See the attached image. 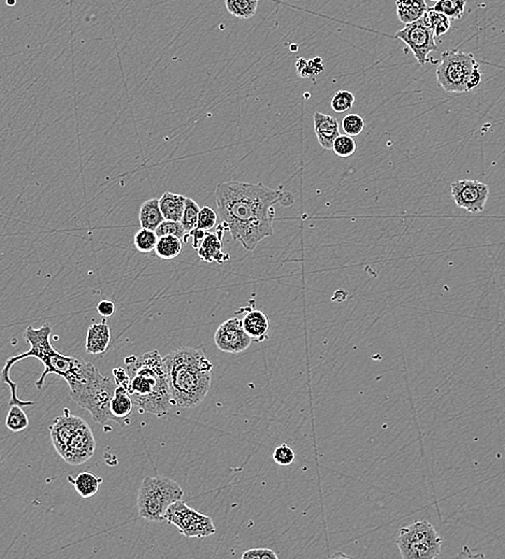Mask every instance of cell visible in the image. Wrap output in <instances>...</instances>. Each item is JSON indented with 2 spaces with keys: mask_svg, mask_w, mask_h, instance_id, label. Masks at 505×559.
I'll return each mask as SVG.
<instances>
[{
  "mask_svg": "<svg viewBox=\"0 0 505 559\" xmlns=\"http://www.w3.org/2000/svg\"><path fill=\"white\" fill-rule=\"evenodd\" d=\"M215 195L219 217L233 240L245 249L254 251L261 241L273 235L275 205L282 199V191L263 183L231 181L221 182Z\"/></svg>",
  "mask_w": 505,
  "mask_h": 559,
  "instance_id": "1",
  "label": "cell"
},
{
  "mask_svg": "<svg viewBox=\"0 0 505 559\" xmlns=\"http://www.w3.org/2000/svg\"><path fill=\"white\" fill-rule=\"evenodd\" d=\"M51 333L52 326L50 324H45L38 329L34 328L33 326H28L24 333V338L29 343L31 349L28 352L15 355L6 361L5 367L0 372V379L10 387V391H11L10 405H17L20 407H26V405H35L34 401L22 400L17 396V384L11 380V375H10L12 367L17 361L33 357L43 363L45 370L40 375L39 380L36 382L38 389L43 387L47 375H59L68 383L69 389H73L75 385L87 380L93 369L95 368L93 363L84 361L81 357L67 356V355L56 351L51 344Z\"/></svg>",
  "mask_w": 505,
  "mask_h": 559,
  "instance_id": "2",
  "label": "cell"
},
{
  "mask_svg": "<svg viewBox=\"0 0 505 559\" xmlns=\"http://www.w3.org/2000/svg\"><path fill=\"white\" fill-rule=\"evenodd\" d=\"M163 358L173 405L195 408L211 389L213 363L198 349L181 347Z\"/></svg>",
  "mask_w": 505,
  "mask_h": 559,
  "instance_id": "3",
  "label": "cell"
},
{
  "mask_svg": "<svg viewBox=\"0 0 505 559\" xmlns=\"http://www.w3.org/2000/svg\"><path fill=\"white\" fill-rule=\"evenodd\" d=\"M125 365L129 375L127 391L133 405L141 412L157 416L167 414L173 405V397L163 358L159 351L126 357Z\"/></svg>",
  "mask_w": 505,
  "mask_h": 559,
  "instance_id": "4",
  "label": "cell"
},
{
  "mask_svg": "<svg viewBox=\"0 0 505 559\" xmlns=\"http://www.w3.org/2000/svg\"><path fill=\"white\" fill-rule=\"evenodd\" d=\"M115 386V382L103 377L95 367L87 380L70 389V397L79 407L89 411L94 422L105 425L108 421L115 422L110 411Z\"/></svg>",
  "mask_w": 505,
  "mask_h": 559,
  "instance_id": "5",
  "label": "cell"
},
{
  "mask_svg": "<svg viewBox=\"0 0 505 559\" xmlns=\"http://www.w3.org/2000/svg\"><path fill=\"white\" fill-rule=\"evenodd\" d=\"M183 496V489L173 479L161 475L147 477L138 493V512L147 522H163L168 508Z\"/></svg>",
  "mask_w": 505,
  "mask_h": 559,
  "instance_id": "6",
  "label": "cell"
},
{
  "mask_svg": "<svg viewBox=\"0 0 505 559\" xmlns=\"http://www.w3.org/2000/svg\"><path fill=\"white\" fill-rule=\"evenodd\" d=\"M442 538L428 521H417L399 530L396 544L403 559H434L441 554Z\"/></svg>",
  "mask_w": 505,
  "mask_h": 559,
  "instance_id": "7",
  "label": "cell"
},
{
  "mask_svg": "<svg viewBox=\"0 0 505 559\" xmlns=\"http://www.w3.org/2000/svg\"><path fill=\"white\" fill-rule=\"evenodd\" d=\"M478 67L480 64L472 53L448 50L441 55L437 69L439 85L447 93H468L469 79Z\"/></svg>",
  "mask_w": 505,
  "mask_h": 559,
  "instance_id": "8",
  "label": "cell"
},
{
  "mask_svg": "<svg viewBox=\"0 0 505 559\" xmlns=\"http://www.w3.org/2000/svg\"><path fill=\"white\" fill-rule=\"evenodd\" d=\"M163 518L187 538H205L217 532L211 517L193 510L182 499L168 508Z\"/></svg>",
  "mask_w": 505,
  "mask_h": 559,
  "instance_id": "9",
  "label": "cell"
},
{
  "mask_svg": "<svg viewBox=\"0 0 505 559\" xmlns=\"http://www.w3.org/2000/svg\"><path fill=\"white\" fill-rule=\"evenodd\" d=\"M95 449L93 431L89 424L81 419L59 455L67 464L78 466L87 463L93 456Z\"/></svg>",
  "mask_w": 505,
  "mask_h": 559,
  "instance_id": "10",
  "label": "cell"
},
{
  "mask_svg": "<svg viewBox=\"0 0 505 559\" xmlns=\"http://www.w3.org/2000/svg\"><path fill=\"white\" fill-rule=\"evenodd\" d=\"M434 33L425 25L422 19L407 24L404 28L395 35V38L404 42L414 54L419 65L425 66L428 61L431 52L438 51V45L434 41Z\"/></svg>",
  "mask_w": 505,
  "mask_h": 559,
  "instance_id": "11",
  "label": "cell"
},
{
  "mask_svg": "<svg viewBox=\"0 0 505 559\" xmlns=\"http://www.w3.org/2000/svg\"><path fill=\"white\" fill-rule=\"evenodd\" d=\"M455 203L471 213H480L485 209L489 197V187L478 180H458L451 184Z\"/></svg>",
  "mask_w": 505,
  "mask_h": 559,
  "instance_id": "12",
  "label": "cell"
},
{
  "mask_svg": "<svg viewBox=\"0 0 505 559\" xmlns=\"http://www.w3.org/2000/svg\"><path fill=\"white\" fill-rule=\"evenodd\" d=\"M214 342L221 352L239 354L249 349L253 340L243 329L241 319L231 317L219 325L215 331Z\"/></svg>",
  "mask_w": 505,
  "mask_h": 559,
  "instance_id": "13",
  "label": "cell"
},
{
  "mask_svg": "<svg viewBox=\"0 0 505 559\" xmlns=\"http://www.w3.org/2000/svg\"><path fill=\"white\" fill-rule=\"evenodd\" d=\"M244 315L241 321L245 333L249 335V338L255 342H263L269 338L268 331L270 328L269 319L265 312L257 310L254 307L247 309L244 307Z\"/></svg>",
  "mask_w": 505,
  "mask_h": 559,
  "instance_id": "14",
  "label": "cell"
},
{
  "mask_svg": "<svg viewBox=\"0 0 505 559\" xmlns=\"http://www.w3.org/2000/svg\"><path fill=\"white\" fill-rule=\"evenodd\" d=\"M228 229H221V226L217 228V233H205L200 247L197 249L201 261L205 263H224L230 259V255L224 253L223 245H221V238L224 231Z\"/></svg>",
  "mask_w": 505,
  "mask_h": 559,
  "instance_id": "15",
  "label": "cell"
},
{
  "mask_svg": "<svg viewBox=\"0 0 505 559\" xmlns=\"http://www.w3.org/2000/svg\"><path fill=\"white\" fill-rule=\"evenodd\" d=\"M313 126L319 145L325 150H332L335 138L341 135L338 119L331 115L315 112Z\"/></svg>",
  "mask_w": 505,
  "mask_h": 559,
  "instance_id": "16",
  "label": "cell"
},
{
  "mask_svg": "<svg viewBox=\"0 0 505 559\" xmlns=\"http://www.w3.org/2000/svg\"><path fill=\"white\" fill-rule=\"evenodd\" d=\"M111 341V331L105 321L95 323L89 327L87 335V352L89 354H103L107 352Z\"/></svg>",
  "mask_w": 505,
  "mask_h": 559,
  "instance_id": "17",
  "label": "cell"
},
{
  "mask_svg": "<svg viewBox=\"0 0 505 559\" xmlns=\"http://www.w3.org/2000/svg\"><path fill=\"white\" fill-rule=\"evenodd\" d=\"M186 197L179 194L166 191L159 198V208L167 221L180 222L184 212Z\"/></svg>",
  "mask_w": 505,
  "mask_h": 559,
  "instance_id": "18",
  "label": "cell"
},
{
  "mask_svg": "<svg viewBox=\"0 0 505 559\" xmlns=\"http://www.w3.org/2000/svg\"><path fill=\"white\" fill-rule=\"evenodd\" d=\"M67 479L75 486L78 494L84 499L95 496L101 483L103 482L101 477H97L95 473L89 472V471L80 472L75 478L69 475Z\"/></svg>",
  "mask_w": 505,
  "mask_h": 559,
  "instance_id": "19",
  "label": "cell"
},
{
  "mask_svg": "<svg viewBox=\"0 0 505 559\" xmlns=\"http://www.w3.org/2000/svg\"><path fill=\"white\" fill-rule=\"evenodd\" d=\"M397 15L403 24H411L422 19L429 9L425 0H396Z\"/></svg>",
  "mask_w": 505,
  "mask_h": 559,
  "instance_id": "20",
  "label": "cell"
},
{
  "mask_svg": "<svg viewBox=\"0 0 505 559\" xmlns=\"http://www.w3.org/2000/svg\"><path fill=\"white\" fill-rule=\"evenodd\" d=\"M163 221H165V217L159 208V199L152 198L142 203L139 211V222L141 228L155 231Z\"/></svg>",
  "mask_w": 505,
  "mask_h": 559,
  "instance_id": "21",
  "label": "cell"
},
{
  "mask_svg": "<svg viewBox=\"0 0 505 559\" xmlns=\"http://www.w3.org/2000/svg\"><path fill=\"white\" fill-rule=\"evenodd\" d=\"M133 402L125 387H115V395L110 402V411L117 424L127 419L133 411Z\"/></svg>",
  "mask_w": 505,
  "mask_h": 559,
  "instance_id": "22",
  "label": "cell"
},
{
  "mask_svg": "<svg viewBox=\"0 0 505 559\" xmlns=\"http://www.w3.org/2000/svg\"><path fill=\"white\" fill-rule=\"evenodd\" d=\"M154 251L159 259L171 261L179 256L181 253L182 240L175 235H163L159 238Z\"/></svg>",
  "mask_w": 505,
  "mask_h": 559,
  "instance_id": "23",
  "label": "cell"
},
{
  "mask_svg": "<svg viewBox=\"0 0 505 559\" xmlns=\"http://www.w3.org/2000/svg\"><path fill=\"white\" fill-rule=\"evenodd\" d=\"M227 11L241 20H249L255 17L258 8L257 0H225Z\"/></svg>",
  "mask_w": 505,
  "mask_h": 559,
  "instance_id": "24",
  "label": "cell"
},
{
  "mask_svg": "<svg viewBox=\"0 0 505 559\" xmlns=\"http://www.w3.org/2000/svg\"><path fill=\"white\" fill-rule=\"evenodd\" d=\"M422 21L424 22L427 27L433 31L436 37H441V36L444 35L451 28L450 17H447L446 15L440 13V12L434 11L431 8H429L425 12Z\"/></svg>",
  "mask_w": 505,
  "mask_h": 559,
  "instance_id": "25",
  "label": "cell"
},
{
  "mask_svg": "<svg viewBox=\"0 0 505 559\" xmlns=\"http://www.w3.org/2000/svg\"><path fill=\"white\" fill-rule=\"evenodd\" d=\"M466 3V0H439L431 9L444 14L451 20H459L464 15Z\"/></svg>",
  "mask_w": 505,
  "mask_h": 559,
  "instance_id": "26",
  "label": "cell"
},
{
  "mask_svg": "<svg viewBox=\"0 0 505 559\" xmlns=\"http://www.w3.org/2000/svg\"><path fill=\"white\" fill-rule=\"evenodd\" d=\"M28 425H29V419L22 407L17 405H11L7 419H6L7 428L13 433H19V431L27 428Z\"/></svg>",
  "mask_w": 505,
  "mask_h": 559,
  "instance_id": "27",
  "label": "cell"
},
{
  "mask_svg": "<svg viewBox=\"0 0 505 559\" xmlns=\"http://www.w3.org/2000/svg\"><path fill=\"white\" fill-rule=\"evenodd\" d=\"M295 65H296L299 75L305 79V78L316 77L321 73H324V63L321 57H315L312 59L298 57Z\"/></svg>",
  "mask_w": 505,
  "mask_h": 559,
  "instance_id": "28",
  "label": "cell"
},
{
  "mask_svg": "<svg viewBox=\"0 0 505 559\" xmlns=\"http://www.w3.org/2000/svg\"><path fill=\"white\" fill-rule=\"evenodd\" d=\"M157 241H159V237H157L156 233L147 228H141L138 231L133 238V245H135L136 249L141 253H149V252L154 251Z\"/></svg>",
  "mask_w": 505,
  "mask_h": 559,
  "instance_id": "29",
  "label": "cell"
},
{
  "mask_svg": "<svg viewBox=\"0 0 505 559\" xmlns=\"http://www.w3.org/2000/svg\"><path fill=\"white\" fill-rule=\"evenodd\" d=\"M200 212V207L198 203H196L191 198L186 197L185 201L184 212L182 215L181 224L182 226L184 227L186 233L193 231L197 227V222H198V215Z\"/></svg>",
  "mask_w": 505,
  "mask_h": 559,
  "instance_id": "30",
  "label": "cell"
},
{
  "mask_svg": "<svg viewBox=\"0 0 505 559\" xmlns=\"http://www.w3.org/2000/svg\"><path fill=\"white\" fill-rule=\"evenodd\" d=\"M357 145L355 140L349 135H339L335 138L332 145V151L335 155L342 159L352 157L356 152Z\"/></svg>",
  "mask_w": 505,
  "mask_h": 559,
  "instance_id": "31",
  "label": "cell"
},
{
  "mask_svg": "<svg viewBox=\"0 0 505 559\" xmlns=\"http://www.w3.org/2000/svg\"><path fill=\"white\" fill-rule=\"evenodd\" d=\"M355 95L349 91H338L331 101V108L337 113H343L354 107Z\"/></svg>",
  "mask_w": 505,
  "mask_h": 559,
  "instance_id": "32",
  "label": "cell"
},
{
  "mask_svg": "<svg viewBox=\"0 0 505 559\" xmlns=\"http://www.w3.org/2000/svg\"><path fill=\"white\" fill-rule=\"evenodd\" d=\"M155 233H156L159 238L163 237V235H175V237L181 239L182 242H183V239L186 235V231H185L184 227L182 226L181 222L167 221V219H165L157 227Z\"/></svg>",
  "mask_w": 505,
  "mask_h": 559,
  "instance_id": "33",
  "label": "cell"
},
{
  "mask_svg": "<svg viewBox=\"0 0 505 559\" xmlns=\"http://www.w3.org/2000/svg\"><path fill=\"white\" fill-rule=\"evenodd\" d=\"M342 129L345 135L356 137L365 129V119L358 115H347L342 119Z\"/></svg>",
  "mask_w": 505,
  "mask_h": 559,
  "instance_id": "34",
  "label": "cell"
},
{
  "mask_svg": "<svg viewBox=\"0 0 505 559\" xmlns=\"http://www.w3.org/2000/svg\"><path fill=\"white\" fill-rule=\"evenodd\" d=\"M217 219L219 215L215 212L212 208L205 207L200 208V212L198 215V222H197V228L203 229L205 231H211L217 226Z\"/></svg>",
  "mask_w": 505,
  "mask_h": 559,
  "instance_id": "35",
  "label": "cell"
},
{
  "mask_svg": "<svg viewBox=\"0 0 505 559\" xmlns=\"http://www.w3.org/2000/svg\"><path fill=\"white\" fill-rule=\"evenodd\" d=\"M296 459V454L288 444H281L273 452V460L279 466H291Z\"/></svg>",
  "mask_w": 505,
  "mask_h": 559,
  "instance_id": "36",
  "label": "cell"
},
{
  "mask_svg": "<svg viewBox=\"0 0 505 559\" xmlns=\"http://www.w3.org/2000/svg\"><path fill=\"white\" fill-rule=\"evenodd\" d=\"M241 557L243 559H277L279 555L273 552L270 549L258 548L247 551V552L243 553Z\"/></svg>",
  "mask_w": 505,
  "mask_h": 559,
  "instance_id": "37",
  "label": "cell"
},
{
  "mask_svg": "<svg viewBox=\"0 0 505 559\" xmlns=\"http://www.w3.org/2000/svg\"><path fill=\"white\" fill-rule=\"evenodd\" d=\"M112 373H113L117 386L125 387L127 389L129 384V375L126 368H115Z\"/></svg>",
  "mask_w": 505,
  "mask_h": 559,
  "instance_id": "38",
  "label": "cell"
},
{
  "mask_svg": "<svg viewBox=\"0 0 505 559\" xmlns=\"http://www.w3.org/2000/svg\"><path fill=\"white\" fill-rule=\"evenodd\" d=\"M97 311L103 317H110L115 314V305L111 300H101L98 303Z\"/></svg>",
  "mask_w": 505,
  "mask_h": 559,
  "instance_id": "39",
  "label": "cell"
},
{
  "mask_svg": "<svg viewBox=\"0 0 505 559\" xmlns=\"http://www.w3.org/2000/svg\"><path fill=\"white\" fill-rule=\"evenodd\" d=\"M481 80H482V75H481L480 67L476 68V69L473 71L472 75H471L470 79H469L468 82V92L472 91V89H476V87L480 85Z\"/></svg>",
  "mask_w": 505,
  "mask_h": 559,
  "instance_id": "40",
  "label": "cell"
},
{
  "mask_svg": "<svg viewBox=\"0 0 505 559\" xmlns=\"http://www.w3.org/2000/svg\"><path fill=\"white\" fill-rule=\"evenodd\" d=\"M431 1H436L437 3V1H439V0H431Z\"/></svg>",
  "mask_w": 505,
  "mask_h": 559,
  "instance_id": "41",
  "label": "cell"
},
{
  "mask_svg": "<svg viewBox=\"0 0 505 559\" xmlns=\"http://www.w3.org/2000/svg\"><path fill=\"white\" fill-rule=\"evenodd\" d=\"M257 1H258V0H257Z\"/></svg>",
  "mask_w": 505,
  "mask_h": 559,
  "instance_id": "42",
  "label": "cell"
}]
</instances>
